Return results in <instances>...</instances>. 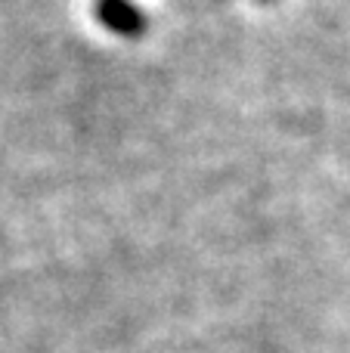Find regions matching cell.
Listing matches in <instances>:
<instances>
[{
	"label": "cell",
	"instance_id": "obj_2",
	"mask_svg": "<svg viewBox=\"0 0 350 353\" xmlns=\"http://www.w3.org/2000/svg\"><path fill=\"white\" fill-rule=\"evenodd\" d=\"M260 3H270V0H260Z\"/></svg>",
	"mask_w": 350,
	"mask_h": 353
},
{
	"label": "cell",
	"instance_id": "obj_1",
	"mask_svg": "<svg viewBox=\"0 0 350 353\" xmlns=\"http://www.w3.org/2000/svg\"><path fill=\"white\" fill-rule=\"evenodd\" d=\"M96 19L121 37H140L146 31V16L127 0H96Z\"/></svg>",
	"mask_w": 350,
	"mask_h": 353
}]
</instances>
